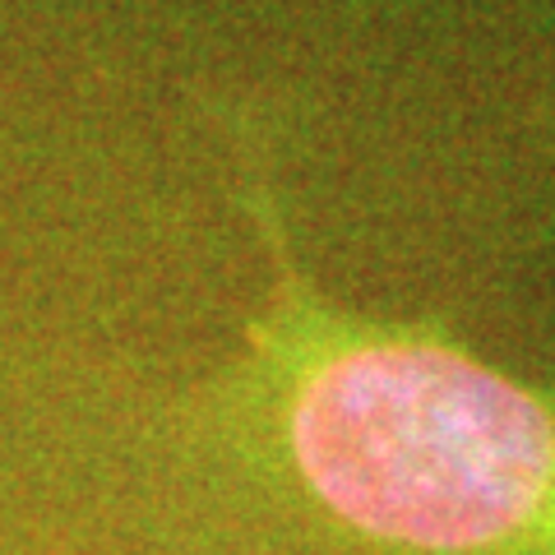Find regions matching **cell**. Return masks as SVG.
<instances>
[{"label":"cell","mask_w":555,"mask_h":555,"mask_svg":"<svg viewBox=\"0 0 555 555\" xmlns=\"http://www.w3.org/2000/svg\"><path fill=\"white\" fill-rule=\"evenodd\" d=\"M246 208L264 297L171 422L214 555H555V393L436 320L347 310L273 185Z\"/></svg>","instance_id":"obj_1"}]
</instances>
